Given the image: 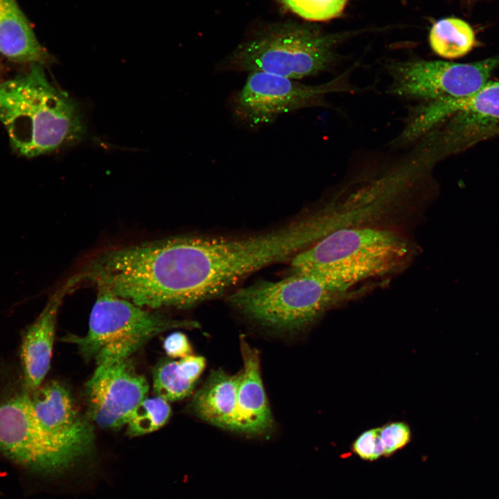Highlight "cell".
I'll return each instance as SVG.
<instances>
[{
    "label": "cell",
    "instance_id": "cell-8",
    "mask_svg": "<svg viewBox=\"0 0 499 499\" xmlns=\"http://www.w3.org/2000/svg\"><path fill=\"white\" fill-rule=\"evenodd\" d=\"M499 56L471 63L410 60L387 66L389 91L399 96L431 102L469 96L489 82Z\"/></svg>",
    "mask_w": 499,
    "mask_h": 499
},
{
    "label": "cell",
    "instance_id": "cell-24",
    "mask_svg": "<svg viewBox=\"0 0 499 499\" xmlns=\"http://www.w3.org/2000/svg\"><path fill=\"white\" fill-rule=\"evenodd\" d=\"M173 239H174V238H173ZM174 244H175V243H174ZM175 252H176V251H175ZM176 255H177V254H176ZM178 267H179V265H178ZM178 305H179V286H178Z\"/></svg>",
    "mask_w": 499,
    "mask_h": 499
},
{
    "label": "cell",
    "instance_id": "cell-15",
    "mask_svg": "<svg viewBox=\"0 0 499 499\" xmlns=\"http://www.w3.org/2000/svg\"><path fill=\"white\" fill-rule=\"evenodd\" d=\"M0 54L12 62L30 65L51 61L16 0H0Z\"/></svg>",
    "mask_w": 499,
    "mask_h": 499
},
{
    "label": "cell",
    "instance_id": "cell-18",
    "mask_svg": "<svg viewBox=\"0 0 499 499\" xmlns=\"http://www.w3.org/2000/svg\"><path fill=\"white\" fill-rule=\"evenodd\" d=\"M195 384L182 371L177 360H164L155 366L152 372L154 392L168 402L188 396Z\"/></svg>",
    "mask_w": 499,
    "mask_h": 499
},
{
    "label": "cell",
    "instance_id": "cell-11",
    "mask_svg": "<svg viewBox=\"0 0 499 499\" xmlns=\"http://www.w3.org/2000/svg\"><path fill=\"white\" fill-rule=\"evenodd\" d=\"M25 389L36 420L73 464L89 455L94 444V428L89 417L78 410L67 387L51 380L35 390Z\"/></svg>",
    "mask_w": 499,
    "mask_h": 499
},
{
    "label": "cell",
    "instance_id": "cell-3",
    "mask_svg": "<svg viewBox=\"0 0 499 499\" xmlns=\"http://www.w3.org/2000/svg\"><path fill=\"white\" fill-rule=\"evenodd\" d=\"M338 35L309 25L270 28L240 44L218 65L228 72L262 71L295 80L328 70L335 60Z\"/></svg>",
    "mask_w": 499,
    "mask_h": 499
},
{
    "label": "cell",
    "instance_id": "cell-19",
    "mask_svg": "<svg viewBox=\"0 0 499 499\" xmlns=\"http://www.w3.org/2000/svg\"><path fill=\"white\" fill-rule=\"evenodd\" d=\"M288 10L308 21H326L340 15L348 0H279Z\"/></svg>",
    "mask_w": 499,
    "mask_h": 499
},
{
    "label": "cell",
    "instance_id": "cell-16",
    "mask_svg": "<svg viewBox=\"0 0 499 499\" xmlns=\"http://www.w3.org/2000/svg\"><path fill=\"white\" fill-rule=\"evenodd\" d=\"M429 42L438 55L454 59L467 54L476 44L475 33L465 21L448 17L437 21L430 29Z\"/></svg>",
    "mask_w": 499,
    "mask_h": 499
},
{
    "label": "cell",
    "instance_id": "cell-5",
    "mask_svg": "<svg viewBox=\"0 0 499 499\" xmlns=\"http://www.w3.org/2000/svg\"><path fill=\"white\" fill-rule=\"evenodd\" d=\"M279 281H260L228 297L230 305L260 324L282 331L310 325L345 290L311 274L295 272Z\"/></svg>",
    "mask_w": 499,
    "mask_h": 499
},
{
    "label": "cell",
    "instance_id": "cell-1",
    "mask_svg": "<svg viewBox=\"0 0 499 499\" xmlns=\"http://www.w3.org/2000/svg\"><path fill=\"white\" fill-rule=\"evenodd\" d=\"M0 122L12 148L27 157L76 144L86 134L77 102L51 84L37 64L0 83Z\"/></svg>",
    "mask_w": 499,
    "mask_h": 499
},
{
    "label": "cell",
    "instance_id": "cell-13",
    "mask_svg": "<svg viewBox=\"0 0 499 499\" xmlns=\"http://www.w3.org/2000/svg\"><path fill=\"white\" fill-rule=\"evenodd\" d=\"M73 288L69 281L50 299L36 320L25 332L20 351L23 387L33 391L42 385L51 366L56 318L66 292Z\"/></svg>",
    "mask_w": 499,
    "mask_h": 499
},
{
    "label": "cell",
    "instance_id": "cell-2",
    "mask_svg": "<svg viewBox=\"0 0 499 499\" xmlns=\"http://www.w3.org/2000/svg\"><path fill=\"white\" fill-rule=\"evenodd\" d=\"M408 254L405 241L390 230L344 227L328 232L297 254L291 266L346 291L358 282L396 271Z\"/></svg>",
    "mask_w": 499,
    "mask_h": 499
},
{
    "label": "cell",
    "instance_id": "cell-6",
    "mask_svg": "<svg viewBox=\"0 0 499 499\" xmlns=\"http://www.w3.org/2000/svg\"><path fill=\"white\" fill-rule=\"evenodd\" d=\"M443 122L435 133L442 156L499 134V80L464 98L425 102L413 113L401 139L414 140Z\"/></svg>",
    "mask_w": 499,
    "mask_h": 499
},
{
    "label": "cell",
    "instance_id": "cell-7",
    "mask_svg": "<svg viewBox=\"0 0 499 499\" xmlns=\"http://www.w3.org/2000/svg\"><path fill=\"white\" fill-rule=\"evenodd\" d=\"M349 73L317 85L266 72L249 73L244 85L231 99L233 115L240 123L256 129L282 114L324 106L327 94L354 90L347 81Z\"/></svg>",
    "mask_w": 499,
    "mask_h": 499
},
{
    "label": "cell",
    "instance_id": "cell-9",
    "mask_svg": "<svg viewBox=\"0 0 499 499\" xmlns=\"http://www.w3.org/2000/svg\"><path fill=\"white\" fill-rule=\"evenodd\" d=\"M0 450L40 474L61 473L73 464L36 420L24 387L0 401Z\"/></svg>",
    "mask_w": 499,
    "mask_h": 499
},
{
    "label": "cell",
    "instance_id": "cell-21",
    "mask_svg": "<svg viewBox=\"0 0 499 499\" xmlns=\"http://www.w3.org/2000/svg\"><path fill=\"white\" fill-rule=\"evenodd\" d=\"M351 449L355 455L365 461H375L383 456L380 428L362 432L353 442Z\"/></svg>",
    "mask_w": 499,
    "mask_h": 499
},
{
    "label": "cell",
    "instance_id": "cell-22",
    "mask_svg": "<svg viewBox=\"0 0 499 499\" xmlns=\"http://www.w3.org/2000/svg\"><path fill=\"white\" fill-rule=\"evenodd\" d=\"M163 348L171 358H182L192 354V347L186 335L182 332H173L164 339Z\"/></svg>",
    "mask_w": 499,
    "mask_h": 499
},
{
    "label": "cell",
    "instance_id": "cell-23",
    "mask_svg": "<svg viewBox=\"0 0 499 499\" xmlns=\"http://www.w3.org/2000/svg\"><path fill=\"white\" fill-rule=\"evenodd\" d=\"M178 364L184 374L192 381L196 383L203 372L206 361L200 356L191 354L177 360Z\"/></svg>",
    "mask_w": 499,
    "mask_h": 499
},
{
    "label": "cell",
    "instance_id": "cell-20",
    "mask_svg": "<svg viewBox=\"0 0 499 499\" xmlns=\"http://www.w3.org/2000/svg\"><path fill=\"white\" fill-rule=\"evenodd\" d=\"M380 436L383 456L389 457L410 442L412 431L405 422L393 421L380 427Z\"/></svg>",
    "mask_w": 499,
    "mask_h": 499
},
{
    "label": "cell",
    "instance_id": "cell-4",
    "mask_svg": "<svg viewBox=\"0 0 499 499\" xmlns=\"http://www.w3.org/2000/svg\"><path fill=\"white\" fill-rule=\"evenodd\" d=\"M199 326L195 321L171 318L98 288L87 333L83 336L69 335L62 340L76 345L85 360L94 359L97 363L107 358H129L163 332Z\"/></svg>",
    "mask_w": 499,
    "mask_h": 499
},
{
    "label": "cell",
    "instance_id": "cell-17",
    "mask_svg": "<svg viewBox=\"0 0 499 499\" xmlns=\"http://www.w3.org/2000/svg\"><path fill=\"white\" fill-rule=\"evenodd\" d=\"M171 414L169 402L155 396H146L132 412L126 427L127 434L135 437L157 430L168 421Z\"/></svg>",
    "mask_w": 499,
    "mask_h": 499
},
{
    "label": "cell",
    "instance_id": "cell-12",
    "mask_svg": "<svg viewBox=\"0 0 499 499\" xmlns=\"http://www.w3.org/2000/svg\"><path fill=\"white\" fill-rule=\"evenodd\" d=\"M243 367L239 373L234 432L250 436L268 432L272 416L264 389L260 356L244 338H240Z\"/></svg>",
    "mask_w": 499,
    "mask_h": 499
},
{
    "label": "cell",
    "instance_id": "cell-14",
    "mask_svg": "<svg viewBox=\"0 0 499 499\" xmlns=\"http://www.w3.org/2000/svg\"><path fill=\"white\" fill-rule=\"evenodd\" d=\"M239 378V373L213 371L193 396L190 410L213 426L234 431Z\"/></svg>",
    "mask_w": 499,
    "mask_h": 499
},
{
    "label": "cell",
    "instance_id": "cell-10",
    "mask_svg": "<svg viewBox=\"0 0 499 499\" xmlns=\"http://www.w3.org/2000/svg\"><path fill=\"white\" fill-rule=\"evenodd\" d=\"M148 388L130 357L98 362L85 385L87 417L103 429L117 430L126 425Z\"/></svg>",
    "mask_w": 499,
    "mask_h": 499
}]
</instances>
